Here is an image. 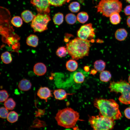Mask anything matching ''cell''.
Masks as SVG:
<instances>
[{"label":"cell","instance_id":"cell-39","mask_svg":"<svg viewBox=\"0 0 130 130\" xmlns=\"http://www.w3.org/2000/svg\"><path fill=\"white\" fill-rule=\"evenodd\" d=\"M128 80L130 84V75L129 76L128 78Z\"/></svg>","mask_w":130,"mask_h":130},{"label":"cell","instance_id":"cell-13","mask_svg":"<svg viewBox=\"0 0 130 130\" xmlns=\"http://www.w3.org/2000/svg\"><path fill=\"white\" fill-rule=\"evenodd\" d=\"M32 87V84L28 80L24 79L21 80L19 82L18 87L21 90L23 91H27L31 89Z\"/></svg>","mask_w":130,"mask_h":130},{"label":"cell","instance_id":"cell-32","mask_svg":"<svg viewBox=\"0 0 130 130\" xmlns=\"http://www.w3.org/2000/svg\"><path fill=\"white\" fill-rule=\"evenodd\" d=\"M0 102H3L5 101L7 99L9 95L7 91L5 90H2L0 91Z\"/></svg>","mask_w":130,"mask_h":130},{"label":"cell","instance_id":"cell-37","mask_svg":"<svg viewBox=\"0 0 130 130\" xmlns=\"http://www.w3.org/2000/svg\"><path fill=\"white\" fill-rule=\"evenodd\" d=\"M127 23L128 26L130 27V16L128 17L127 19Z\"/></svg>","mask_w":130,"mask_h":130},{"label":"cell","instance_id":"cell-25","mask_svg":"<svg viewBox=\"0 0 130 130\" xmlns=\"http://www.w3.org/2000/svg\"><path fill=\"white\" fill-rule=\"evenodd\" d=\"M4 105L5 107L7 110H11L15 107L16 103L12 98H9L4 102Z\"/></svg>","mask_w":130,"mask_h":130},{"label":"cell","instance_id":"cell-2","mask_svg":"<svg viewBox=\"0 0 130 130\" xmlns=\"http://www.w3.org/2000/svg\"><path fill=\"white\" fill-rule=\"evenodd\" d=\"M89 40H83L78 37L70 41L66 44L68 53L76 60L88 56L91 44Z\"/></svg>","mask_w":130,"mask_h":130},{"label":"cell","instance_id":"cell-6","mask_svg":"<svg viewBox=\"0 0 130 130\" xmlns=\"http://www.w3.org/2000/svg\"><path fill=\"white\" fill-rule=\"evenodd\" d=\"M89 122L93 130H111L114 128V120L99 114L90 117Z\"/></svg>","mask_w":130,"mask_h":130},{"label":"cell","instance_id":"cell-28","mask_svg":"<svg viewBox=\"0 0 130 130\" xmlns=\"http://www.w3.org/2000/svg\"><path fill=\"white\" fill-rule=\"evenodd\" d=\"M11 22L13 25L18 27L21 26L23 24L22 19L18 16L13 17L11 20Z\"/></svg>","mask_w":130,"mask_h":130},{"label":"cell","instance_id":"cell-4","mask_svg":"<svg viewBox=\"0 0 130 130\" xmlns=\"http://www.w3.org/2000/svg\"><path fill=\"white\" fill-rule=\"evenodd\" d=\"M109 88L110 92L121 93L118 98L120 102L125 104H130V84L126 81H111Z\"/></svg>","mask_w":130,"mask_h":130},{"label":"cell","instance_id":"cell-7","mask_svg":"<svg viewBox=\"0 0 130 130\" xmlns=\"http://www.w3.org/2000/svg\"><path fill=\"white\" fill-rule=\"evenodd\" d=\"M51 20L48 14L39 13L32 21L31 26L34 32H42L47 29L48 23Z\"/></svg>","mask_w":130,"mask_h":130},{"label":"cell","instance_id":"cell-27","mask_svg":"<svg viewBox=\"0 0 130 130\" xmlns=\"http://www.w3.org/2000/svg\"><path fill=\"white\" fill-rule=\"evenodd\" d=\"M77 18L75 15L72 13L68 14L65 17L66 22L67 23L71 25L73 24L76 23Z\"/></svg>","mask_w":130,"mask_h":130},{"label":"cell","instance_id":"cell-29","mask_svg":"<svg viewBox=\"0 0 130 130\" xmlns=\"http://www.w3.org/2000/svg\"><path fill=\"white\" fill-rule=\"evenodd\" d=\"M69 10L72 12L77 13L79 10L80 6L79 3L77 2L71 3L69 6Z\"/></svg>","mask_w":130,"mask_h":130},{"label":"cell","instance_id":"cell-35","mask_svg":"<svg viewBox=\"0 0 130 130\" xmlns=\"http://www.w3.org/2000/svg\"><path fill=\"white\" fill-rule=\"evenodd\" d=\"M124 12L125 15L130 16V5L125 7L124 9Z\"/></svg>","mask_w":130,"mask_h":130},{"label":"cell","instance_id":"cell-34","mask_svg":"<svg viewBox=\"0 0 130 130\" xmlns=\"http://www.w3.org/2000/svg\"><path fill=\"white\" fill-rule=\"evenodd\" d=\"M124 114L125 117L127 118L130 119V107L126 109L124 111Z\"/></svg>","mask_w":130,"mask_h":130},{"label":"cell","instance_id":"cell-26","mask_svg":"<svg viewBox=\"0 0 130 130\" xmlns=\"http://www.w3.org/2000/svg\"><path fill=\"white\" fill-rule=\"evenodd\" d=\"M1 58L2 61L5 64L10 63L12 60L11 54L8 52L3 53L1 54Z\"/></svg>","mask_w":130,"mask_h":130},{"label":"cell","instance_id":"cell-9","mask_svg":"<svg viewBox=\"0 0 130 130\" xmlns=\"http://www.w3.org/2000/svg\"><path fill=\"white\" fill-rule=\"evenodd\" d=\"M31 3L35 6L39 13L48 14L50 11L49 0H31Z\"/></svg>","mask_w":130,"mask_h":130},{"label":"cell","instance_id":"cell-16","mask_svg":"<svg viewBox=\"0 0 130 130\" xmlns=\"http://www.w3.org/2000/svg\"><path fill=\"white\" fill-rule=\"evenodd\" d=\"M21 15L22 19L26 23L32 21L35 16L31 11L27 10H25L22 12Z\"/></svg>","mask_w":130,"mask_h":130},{"label":"cell","instance_id":"cell-38","mask_svg":"<svg viewBox=\"0 0 130 130\" xmlns=\"http://www.w3.org/2000/svg\"><path fill=\"white\" fill-rule=\"evenodd\" d=\"M84 69L85 71L88 72L89 70V67L87 66H85L84 67Z\"/></svg>","mask_w":130,"mask_h":130},{"label":"cell","instance_id":"cell-11","mask_svg":"<svg viewBox=\"0 0 130 130\" xmlns=\"http://www.w3.org/2000/svg\"><path fill=\"white\" fill-rule=\"evenodd\" d=\"M33 70L36 75L42 76L44 75L47 71L46 65L42 63H38L35 64L34 66Z\"/></svg>","mask_w":130,"mask_h":130},{"label":"cell","instance_id":"cell-20","mask_svg":"<svg viewBox=\"0 0 130 130\" xmlns=\"http://www.w3.org/2000/svg\"><path fill=\"white\" fill-rule=\"evenodd\" d=\"M111 77L110 73L108 71H103L100 73V80L103 82H107L109 81Z\"/></svg>","mask_w":130,"mask_h":130},{"label":"cell","instance_id":"cell-31","mask_svg":"<svg viewBox=\"0 0 130 130\" xmlns=\"http://www.w3.org/2000/svg\"><path fill=\"white\" fill-rule=\"evenodd\" d=\"M50 5L55 6H60L66 2V0H49Z\"/></svg>","mask_w":130,"mask_h":130},{"label":"cell","instance_id":"cell-14","mask_svg":"<svg viewBox=\"0 0 130 130\" xmlns=\"http://www.w3.org/2000/svg\"><path fill=\"white\" fill-rule=\"evenodd\" d=\"M128 33L126 30L124 28H120L117 30L115 33V37L117 40L122 41L127 38Z\"/></svg>","mask_w":130,"mask_h":130},{"label":"cell","instance_id":"cell-41","mask_svg":"<svg viewBox=\"0 0 130 130\" xmlns=\"http://www.w3.org/2000/svg\"><path fill=\"white\" fill-rule=\"evenodd\" d=\"M71 0H66V2H69Z\"/></svg>","mask_w":130,"mask_h":130},{"label":"cell","instance_id":"cell-15","mask_svg":"<svg viewBox=\"0 0 130 130\" xmlns=\"http://www.w3.org/2000/svg\"><path fill=\"white\" fill-rule=\"evenodd\" d=\"M39 39L38 36L34 34H31L27 38L26 43L30 46L36 47L38 43Z\"/></svg>","mask_w":130,"mask_h":130},{"label":"cell","instance_id":"cell-22","mask_svg":"<svg viewBox=\"0 0 130 130\" xmlns=\"http://www.w3.org/2000/svg\"><path fill=\"white\" fill-rule=\"evenodd\" d=\"M77 18V20L80 23H84L88 20L89 16L87 13L82 12L78 13Z\"/></svg>","mask_w":130,"mask_h":130},{"label":"cell","instance_id":"cell-19","mask_svg":"<svg viewBox=\"0 0 130 130\" xmlns=\"http://www.w3.org/2000/svg\"><path fill=\"white\" fill-rule=\"evenodd\" d=\"M106 63L104 61L99 60L96 61L94 64L95 69L97 71L102 72L106 66Z\"/></svg>","mask_w":130,"mask_h":130},{"label":"cell","instance_id":"cell-5","mask_svg":"<svg viewBox=\"0 0 130 130\" xmlns=\"http://www.w3.org/2000/svg\"><path fill=\"white\" fill-rule=\"evenodd\" d=\"M122 6L119 0H101L96 7L97 12L104 16L109 17L114 13L120 12Z\"/></svg>","mask_w":130,"mask_h":130},{"label":"cell","instance_id":"cell-8","mask_svg":"<svg viewBox=\"0 0 130 130\" xmlns=\"http://www.w3.org/2000/svg\"><path fill=\"white\" fill-rule=\"evenodd\" d=\"M77 35L78 37L83 40L93 38L95 33L92 24L90 23L81 26L77 31Z\"/></svg>","mask_w":130,"mask_h":130},{"label":"cell","instance_id":"cell-3","mask_svg":"<svg viewBox=\"0 0 130 130\" xmlns=\"http://www.w3.org/2000/svg\"><path fill=\"white\" fill-rule=\"evenodd\" d=\"M79 117L78 112L68 107L58 110L55 118L58 125L68 128L73 127Z\"/></svg>","mask_w":130,"mask_h":130},{"label":"cell","instance_id":"cell-10","mask_svg":"<svg viewBox=\"0 0 130 130\" xmlns=\"http://www.w3.org/2000/svg\"><path fill=\"white\" fill-rule=\"evenodd\" d=\"M37 95L41 99L44 100L46 102L48 98L52 97L51 91L47 87H41L38 90Z\"/></svg>","mask_w":130,"mask_h":130},{"label":"cell","instance_id":"cell-17","mask_svg":"<svg viewBox=\"0 0 130 130\" xmlns=\"http://www.w3.org/2000/svg\"><path fill=\"white\" fill-rule=\"evenodd\" d=\"M85 76L81 72L78 71L75 72L73 75V78L74 82L77 84L83 83L85 79Z\"/></svg>","mask_w":130,"mask_h":130},{"label":"cell","instance_id":"cell-23","mask_svg":"<svg viewBox=\"0 0 130 130\" xmlns=\"http://www.w3.org/2000/svg\"><path fill=\"white\" fill-rule=\"evenodd\" d=\"M18 114L14 111H12L9 112L6 118L8 121L11 123L15 122L18 120Z\"/></svg>","mask_w":130,"mask_h":130},{"label":"cell","instance_id":"cell-40","mask_svg":"<svg viewBox=\"0 0 130 130\" xmlns=\"http://www.w3.org/2000/svg\"><path fill=\"white\" fill-rule=\"evenodd\" d=\"M127 2L130 3V0H125Z\"/></svg>","mask_w":130,"mask_h":130},{"label":"cell","instance_id":"cell-30","mask_svg":"<svg viewBox=\"0 0 130 130\" xmlns=\"http://www.w3.org/2000/svg\"><path fill=\"white\" fill-rule=\"evenodd\" d=\"M68 53L67 50L65 46H61L57 50L56 54L57 55L60 57L65 56Z\"/></svg>","mask_w":130,"mask_h":130},{"label":"cell","instance_id":"cell-21","mask_svg":"<svg viewBox=\"0 0 130 130\" xmlns=\"http://www.w3.org/2000/svg\"><path fill=\"white\" fill-rule=\"evenodd\" d=\"M110 21L113 25L118 24L121 21V17L119 13H114L110 15Z\"/></svg>","mask_w":130,"mask_h":130},{"label":"cell","instance_id":"cell-12","mask_svg":"<svg viewBox=\"0 0 130 130\" xmlns=\"http://www.w3.org/2000/svg\"><path fill=\"white\" fill-rule=\"evenodd\" d=\"M53 94L55 99L59 100H64L67 98L68 95L71 94L67 93L64 90L62 89H58L55 90Z\"/></svg>","mask_w":130,"mask_h":130},{"label":"cell","instance_id":"cell-1","mask_svg":"<svg viewBox=\"0 0 130 130\" xmlns=\"http://www.w3.org/2000/svg\"><path fill=\"white\" fill-rule=\"evenodd\" d=\"M93 104L99 110V115L114 121L119 119L121 117L119 105L113 99L96 98Z\"/></svg>","mask_w":130,"mask_h":130},{"label":"cell","instance_id":"cell-24","mask_svg":"<svg viewBox=\"0 0 130 130\" xmlns=\"http://www.w3.org/2000/svg\"><path fill=\"white\" fill-rule=\"evenodd\" d=\"M63 15L60 12L55 14L53 18L54 23L57 25H60L62 23L63 21Z\"/></svg>","mask_w":130,"mask_h":130},{"label":"cell","instance_id":"cell-33","mask_svg":"<svg viewBox=\"0 0 130 130\" xmlns=\"http://www.w3.org/2000/svg\"><path fill=\"white\" fill-rule=\"evenodd\" d=\"M9 112L7 110L5 107H1L0 109V117L3 119L7 118Z\"/></svg>","mask_w":130,"mask_h":130},{"label":"cell","instance_id":"cell-18","mask_svg":"<svg viewBox=\"0 0 130 130\" xmlns=\"http://www.w3.org/2000/svg\"><path fill=\"white\" fill-rule=\"evenodd\" d=\"M78 65L77 62L75 60L70 59L66 62V66L67 69L70 72H74L77 69Z\"/></svg>","mask_w":130,"mask_h":130},{"label":"cell","instance_id":"cell-36","mask_svg":"<svg viewBox=\"0 0 130 130\" xmlns=\"http://www.w3.org/2000/svg\"><path fill=\"white\" fill-rule=\"evenodd\" d=\"M97 71L95 69H93L91 70L90 73L91 74L93 75L95 74L97 72Z\"/></svg>","mask_w":130,"mask_h":130}]
</instances>
